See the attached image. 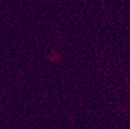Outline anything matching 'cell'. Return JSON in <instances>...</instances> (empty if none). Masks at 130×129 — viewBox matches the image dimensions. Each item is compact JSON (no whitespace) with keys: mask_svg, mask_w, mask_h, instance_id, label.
<instances>
[]
</instances>
